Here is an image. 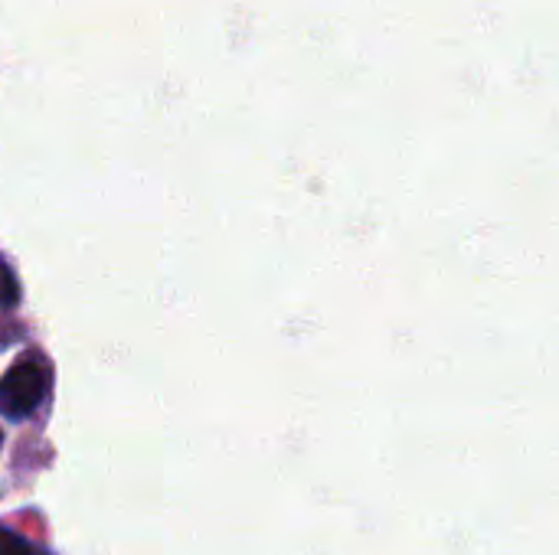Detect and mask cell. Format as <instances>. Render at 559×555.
I'll return each instance as SVG.
<instances>
[{
    "instance_id": "1",
    "label": "cell",
    "mask_w": 559,
    "mask_h": 555,
    "mask_svg": "<svg viewBox=\"0 0 559 555\" xmlns=\"http://www.w3.org/2000/svg\"><path fill=\"white\" fill-rule=\"evenodd\" d=\"M49 366L36 357H26L13 363L0 376V419L7 422H26L49 393Z\"/></svg>"
},
{
    "instance_id": "3",
    "label": "cell",
    "mask_w": 559,
    "mask_h": 555,
    "mask_svg": "<svg viewBox=\"0 0 559 555\" xmlns=\"http://www.w3.org/2000/svg\"><path fill=\"white\" fill-rule=\"evenodd\" d=\"M0 442H3V435H0Z\"/></svg>"
},
{
    "instance_id": "2",
    "label": "cell",
    "mask_w": 559,
    "mask_h": 555,
    "mask_svg": "<svg viewBox=\"0 0 559 555\" xmlns=\"http://www.w3.org/2000/svg\"><path fill=\"white\" fill-rule=\"evenodd\" d=\"M0 555H46L36 543H29L26 536H20L16 530L0 523Z\"/></svg>"
}]
</instances>
